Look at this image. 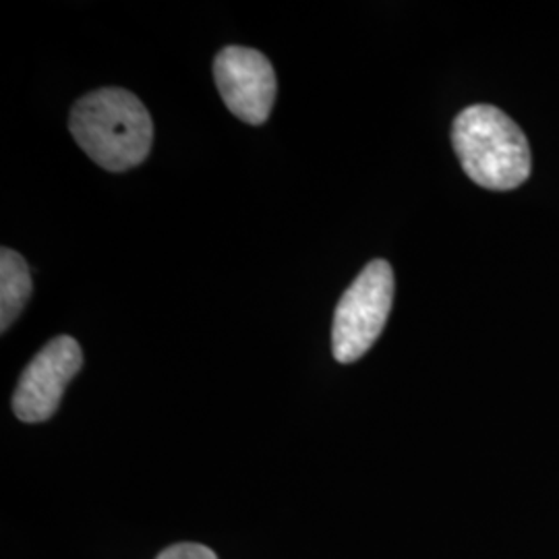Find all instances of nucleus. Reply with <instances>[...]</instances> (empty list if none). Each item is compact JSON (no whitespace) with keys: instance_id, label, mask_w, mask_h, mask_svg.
I'll return each mask as SVG.
<instances>
[{"instance_id":"nucleus-1","label":"nucleus","mask_w":559,"mask_h":559,"mask_svg":"<svg viewBox=\"0 0 559 559\" xmlns=\"http://www.w3.org/2000/svg\"><path fill=\"white\" fill-rule=\"evenodd\" d=\"M71 135L81 150L110 173H122L147 158L154 124L138 96L120 87H102L71 110Z\"/></svg>"},{"instance_id":"nucleus-4","label":"nucleus","mask_w":559,"mask_h":559,"mask_svg":"<svg viewBox=\"0 0 559 559\" xmlns=\"http://www.w3.org/2000/svg\"><path fill=\"white\" fill-rule=\"evenodd\" d=\"M83 353L78 340H50L25 367L13 394V413L23 423L48 420L59 408L69 381L80 373Z\"/></svg>"},{"instance_id":"nucleus-7","label":"nucleus","mask_w":559,"mask_h":559,"mask_svg":"<svg viewBox=\"0 0 559 559\" xmlns=\"http://www.w3.org/2000/svg\"><path fill=\"white\" fill-rule=\"evenodd\" d=\"M156 559H218V556L200 543H179L164 549Z\"/></svg>"},{"instance_id":"nucleus-3","label":"nucleus","mask_w":559,"mask_h":559,"mask_svg":"<svg viewBox=\"0 0 559 559\" xmlns=\"http://www.w3.org/2000/svg\"><path fill=\"white\" fill-rule=\"evenodd\" d=\"M392 302V265L383 260L367 263L340 299L334 313L332 348L338 362H355L376 344L390 318Z\"/></svg>"},{"instance_id":"nucleus-6","label":"nucleus","mask_w":559,"mask_h":559,"mask_svg":"<svg viewBox=\"0 0 559 559\" xmlns=\"http://www.w3.org/2000/svg\"><path fill=\"white\" fill-rule=\"evenodd\" d=\"M32 295V276L17 251H0V330L7 332L17 320Z\"/></svg>"},{"instance_id":"nucleus-2","label":"nucleus","mask_w":559,"mask_h":559,"mask_svg":"<svg viewBox=\"0 0 559 559\" xmlns=\"http://www.w3.org/2000/svg\"><path fill=\"white\" fill-rule=\"evenodd\" d=\"M452 145L468 179L491 191L516 189L531 177V145L514 120L500 108L475 104L460 112Z\"/></svg>"},{"instance_id":"nucleus-5","label":"nucleus","mask_w":559,"mask_h":559,"mask_svg":"<svg viewBox=\"0 0 559 559\" xmlns=\"http://www.w3.org/2000/svg\"><path fill=\"white\" fill-rule=\"evenodd\" d=\"M222 100L237 119L263 124L276 100V73L260 50L228 46L214 60Z\"/></svg>"}]
</instances>
